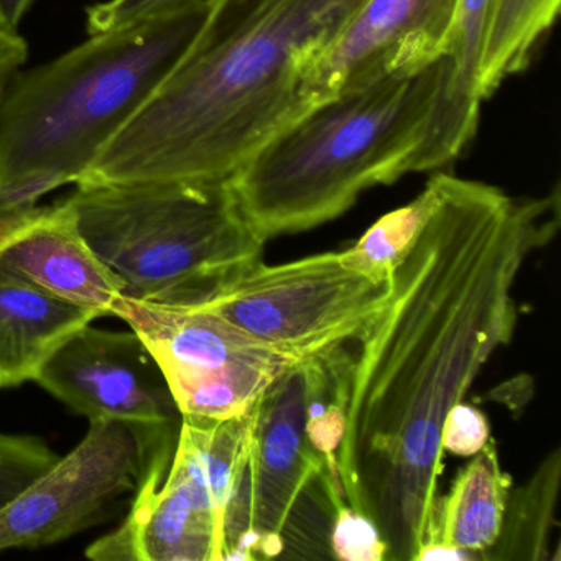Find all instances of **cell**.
I'll return each instance as SVG.
<instances>
[{
	"label": "cell",
	"mask_w": 561,
	"mask_h": 561,
	"mask_svg": "<svg viewBox=\"0 0 561 561\" xmlns=\"http://www.w3.org/2000/svg\"><path fill=\"white\" fill-rule=\"evenodd\" d=\"M433 206L354 343L336 449L344 501L379 528L386 560L416 561L442 478V432L482 367L511 343L515 282L560 226V193L514 198L435 173Z\"/></svg>",
	"instance_id": "obj_1"
},
{
	"label": "cell",
	"mask_w": 561,
	"mask_h": 561,
	"mask_svg": "<svg viewBox=\"0 0 561 561\" xmlns=\"http://www.w3.org/2000/svg\"><path fill=\"white\" fill-rule=\"evenodd\" d=\"M366 0H215L162 83L78 185L221 182L311 107V61Z\"/></svg>",
	"instance_id": "obj_2"
},
{
	"label": "cell",
	"mask_w": 561,
	"mask_h": 561,
	"mask_svg": "<svg viewBox=\"0 0 561 561\" xmlns=\"http://www.w3.org/2000/svg\"><path fill=\"white\" fill-rule=\"evenodd\" d=\"M449 58L353 84L265 142L229 179L264 239L333 221L360 195L422 172L449 80Z\"/></svg>",
	"instance_id": "obj_3"
},
{
	"label": "cell",
	"mask_w": 561,
	"mask_h": 561,
	"mask_svg": "<svg viewBox=\"0 0 561 561\" xmlns=\"http://www.w3.org/2000/svg\"><path fill=\"white\" fill-rule=\"evenodd\" d=\"M208 9L90 35L21 71L0 107V216L77 185L195 41Z\"/></svg>",
	"instance_id": "obj_4"
},
{
	"label": "cell",
	"mask_w": 561,
	"mask_h": 561,
	"mask_svg": "<svg viewBox=\"0 0 561 561\" xmlns=\"http://www.w3.org/2000/svg\"><path fill=\"white\" fill-rule=\"evenodd\" d=\"M68 202L133 300L195 307L264 252L229 180L78 185Z\"/></svg>",
	"instance_id": "obj_5"
},
{
	"label": "cell",
	"mask_w": 561,
	"mask_h": 561,
	"mask_svg": "<svg viewBox=\"0 0 561 561\" xmlns=\"http://www.w3.org/2000/svg\"><path fill=\"white\" fill-rule=\"evenodd\" d=\"M389 287L390 277L367 271L347 249L280 265L261 259L195 307L215 311L304 364L354 343L382 307Z\"/></svg>",
	"instance_id": "obj_6"
},
{
	"label": "cell",
	"mask_w": 561,
	"mask_h": 561,
	"mask_svg": "<svg viewBox=\"0 0 561 561\" xmlns=\"http://www.w3.org/2000/svg\"><path fill=\"white\" fill-rule=\"evenodd\" d=\"M121 318L159 363L182 419L228 420L254 409L297 360L255 340L215 311L119 297Z\"/></svg>",
	"instance_id": "obj_7"
},
{
	"label": "cell",
	"mask_w": 561,
	"mask_h": 561,
	"mask_svg": "<svg viewBox=\"0 0 561 561\" xmlns=\"http://www.w3.org/2000/svg\"><path fill=\"white\" fill-rule=\"evenodd\" d=\"M35 382L90 422L114 420L133 430L144 476L169 471L182 413L159 363L133 330L87 324L55 351Z\"/></svg>",
	"instance_id": "obj_8"
},
{
	"label": "cell",
	"mask_w": 561,
	"mask_h": 561,
	"mask_svg": "<svg viewBox=\"0 0 561 561\" xmlns=\"http://www.w3.org/2000/svg\"><path fill=\"white\" fill-rule=\"evenodd\" d=\"M324 476L330 469L307 432L300 364L255 403L248 461L226 518V560L282 553L298 502Z\"/></svg>",
	"instance_id": "obj_9"
},
{
	"label": "cell",
	"mask_w": 561,
	"mask_h": 561,
	"mask_svg": "<svg viewBox=\"0 0 561 561\" xmlns=\"http://www.w3.org/2000/svg\"><path fill=\"white\" fill-rule=\"evenodd\" d=\"M144 469L133 430L91 420L73 451L0 507V551L58 543L93 527L121 495L137 491Z\"/></svg>",
	"instance_id": "obj_10"
},
{
	"label": "cell",
	"mask_w": 561,
	"mask_h": 561,
	"mask_svg": "<svg viewBox=\"0 0 561 561\" xmlns=\"http://www.w3.org/2000/svg\"><path fill=\"white\" fill-rule=\"evenodd\" d=\"M232 489L188 443L176 439L167 474L150 471L126 520L90 545L96 561L226 560Z\"/></svg>",
	"instance_id": "obj_11"
},
{
	"label": "cell",
	"mask_w": 561,
	"mask_h": 561,
	"mask_svg": "<svg viewBox=\"0 0 561 561\" xmlns=\"http://www.w3.org/2000/svg\"><path fill=\"white\" fill-rule=\"evenodd\" d=\"M456 9L458 0H366L308 67V106L353 84L412 73L445 57Z\"/></svg>",
	"instance_id": "obj_12"
},
{
	"label": "cell",
	"mask_w": 561,
	"mask_h": 561,
	"mask_svg": "<svg viewBox=\"0 0 561 561\" xmlns=\"http://www.w3.org/2000/svg\"><path fill=\"white\" fill-rule=\"evenodd\" d=\"M0 267L101 317H111L123 297V284L81 234L68 199L0 216Z\"/></svg>",
	"instance_id": "obj_13"
},
{
	"label": "cell",
	"mask_w": 561,
	"mask_h": 561,
	"mask_svg": "<svg viewBox=\"0 0 561 561\" xmlns=\"http://www.w3.org/2000/svg\"><path fill=\"white\" fill-rule=\"evenodd\" d=\"M511 491L512 478L489 438L458 472L449 491L438 495L428 541L416 560L485 558L501 535Z\"/></svg>",
	"instance_id": "obj_14"
},
{
	"label": "cell",
	"mask_w": 561,
	"mask_h": 561,
	"mask_svg": "<svg viewBox=\"0 0 561 561\" xmlns=\"http://www.w3.org/2000/svg\"><path fill=\"white\" fill-rule=\"evenodd\" d=\"M98 318L0 267V389L35 382L55 351Z\"/></svg>",
	"instance_id": "obj_15"
},
{
	"label": "cell",
	"mask_w": 561,
	"mask_h": 561,
	"mask_svg": "<svg viewBox=\"0 0 561 561\" xmlns=\"http://www.w3.org/2000/svg\"><path fill=\"white\" fill-rule=\"evenodd\" d=\"M491 9L492 0H458L446 48L451 70L423 153L422 172H433L458 159L476 136L484 103L479 94V65Z\"/></svg>",
	"instance_id": "obj_16"
},
{
	"label": "cell",
	"mask_w": 561,
	"mask_h": 561,
	"mask_svg": "<svg viewBox=\"0 0 561 561\" xmlns=\"http://www.w3.org/2000/svg\"><path fill=\"white\" fill-rule=\"evenodd\" d=\"M561 0H492L479 65V94L491 98L507 78L527 70L553 27Z\"/></svg>",
	"instance_id": "obj_17"
},
{
	"label": "cell",
	"mask_w": 561,
	"mask_h": 561,
	"mask_svg": "<svg viewBox=\"0 0 561 561\" xmlns=\"http://www.w3.org/2000/svg\"><path fill=\"white\" fill-rule=\"evenodd\" d=\"M560 478L561 451L554 448L545 456L530 479L508 494L501 535L484 560L545 561L550 558Z\"/></svg>",
	"instance_id": "obj_18"
},
{
	"label": "cell",
	"mask_w": 561,
	"mask_h": 561,
	"mask_svg": "<svg viewBox=\"0 0 561 561\" xmlns=\"http://www.w3.org/2000/svg\"><path fill=\"white\" fill-rule=\"evenodd\" d=\"M354 343L344 344L301 364L305 376L308 436L311 445L327 461L336 484L334 456L343 438L344 422H346Z\"/></svg>",
	"instance_id": "obj_19"
},
{
	"label": "cell",
	"mask_w": 561,
	"mask_h": 561,
	"mask_svg": "<svg viewBox=\"0 0 561 561\" xmlns=\"http://www.w3.org/2000/svg\"><path fill=\"white\" fill-rule=\"evenodd\" d=\"M433 198L432 185L426 182L413 202L382 216L369 231L364 232L363 238L350 249L351 255L367 271L390 277L393 265L422 229Z\"/></svg>",
	"instance_id": "obj_20"
},
{
	"label": "cell",
	"mask_w": 561,
	"mask_h": 561,
	"mask_svg": "<svg viewBox=\"0 0 561 561\" xmlns=\"http://www.w3.org/2000/svg\"><path fill=\"white\" fill-rule=\"evenodd\" d=\"M58 458L57 451L38 436L0 432V507Z\"/></svg>",
	"instance_id": "obj_21"
},
{
	"label": "cell",
	"mask_w": 561,
	"mask_h": 561,
	"mask_svg": "<svg viewBox=\"0 0 561 561\" xmlns=\"http://www.w3.org/2000/svg\"><path fill=\"white\" fill-rule=\"evenodd\" d=\"M215 0H104L87 9L88 35L110 34L182 12L211 8Z\"/></svg>",
	"instance_id": "obj_22"
},
{
	"label": "cell",
	"mask_w": 561,
	"mask_h": 561,
	"mask_svg": "<svg viewBox=\"0 0 561 561\" xmlns=\"http://www.w3.org/2000/svg\"><path fill=\"white\" fill-rule=\"evenodd\" d=\"M330 548L340 560H386V543L379 528L366 515L351 508L346 502L334 508Z\"/></svg>",
	"instance_id": "obj_23"
},
{
	"label": "cell",
	"mask_w": 561,
	"mask_h": 561,
	"mask_svg": "<svg viewBox=\"0 0 561 561\" xmlns=\"http://www.w3.org/2000/svg\"><path fill=\"white\" fill-rule=\"evenodd\" d=\"M491 438L489 423L481 410L461 402L453 407L443 423V451L472 456Z\"/></svg>",
	"instance_id": "obj_24"
},
{
	"label": "cell",
	"mask_w": 561,
	"mask_h": 561,
	"mask_svg": "<svg viewBox=\"0 0 561 561\" xmlns=\"http://www.w3.org/2000/svg\"><path fill=\"white\" fill-rule=\"evenodd\" d=\"M28 45L14 28L0 25V107L15 78L27 64Z\"/></svg>",
	"instance_id": "obj_25"
},
{
	"label": "cell",
	"mask_w": 561,
	"mask_h": 561,
	"mask_svg": "<svg viewBox=\"0 0 561 561\" xmlns=\"http://www.w3.org/2000/svg\"><path fill=\"white\" fill-rule=\"evenodd\" d=\"M35 0H0V25L18 31Z\"/></svg>",
	"instance_id": "obj_26"
}]
</instances>
